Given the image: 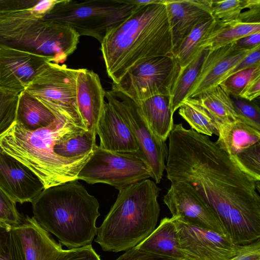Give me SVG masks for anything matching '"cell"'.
<instances>
[{
	"label": "cell",
	"mask_w": 260,
	"mask_h": 260,
	"mask_svg": "<svg viewBox=\"0 0 260 260\" xmlns=\"http://www.w3.org/2000/svg\"><path fill=\"white\" fill-rule=\"evenodd\" d=\"M168 138L167 179L192 186L235 244L260 239L259 181L240 169L208 136L182 123L174 124Z\"/></svg>",
	"instance_id": "6da1fadb"
},
{
	"label": "cell",
	"mask_w": 260,
	"mask_h": 260,
	"mask_svg": "<svg viewBox=\"0 0 260 260\" xmlns=\"http://www.w3.org/2000/svg\"><path fill=\"white\" fill-rule=\"evenodd\" d=\"M101 45L107 74L115 84L132 68L146 60L174 56L164 0L136 5L123 21L106 33Z\"/></svg>",
	"instance_id": "7a4b0ae2"
},
{
	"label": "cell",
	"mask_w": 260,
	"mask_h": 260,
	"mask_svg": "<svg viewBox=\"0 0 260 260\" xmlns=\"http://www.w3.org/2000/svg\"><path fill=\"white\" fill-rule=\"evenodd\" d=\"M86 131L56 119L34 131L15 122L0 136V151L19 161L40 180L44 189L77 180L78 175L93 151L82 156L65 158L54 151L55 142L63 135Z\"/></svg>",
	"instance_id": "3957f363"
},
{
	"label": "cell",
	"mask_w": 260,
	"mask_h": 260,
	"mask_svg": "<svg viewBox=\"0 0 260 260\" xmlns=\"http://www.w3.org/2000/svg\"><path fill=\"white\" fill-rule=\"evenodd\" d=\"M31 203L34 218L69 249L91 244L97 234L100 204L77 180L44 189Z\"/></svg>",
	"instance_id": "277c9868"
},
{
	"label": "cell",
	"mask_w": 260,
	"mask_h": 260,
	"mask_svg": "<svg viewBox=\"0 0 260 260\" xmlns=\"http://www.w3.org/2000/svg\"><path fill=\"white\" fill-rule=\"evenodd\" d=\"M146 179L119 190L95 242L103 250L118 252L135 247L156 228L160 214V189Z\"/></svg>",
	"instance_id": "5b68a950"
},
{
	"label": "cell",
	"mask_w": 260,
	"mask_h": 260,
	"mask_svg": "<svg viewBox=\"0 0 260 260\" xmlns=\"http://www.w3.org/2000/svg\"><path fill=\"white\" fill-rule=\"evenodd\" d=\"M33 9L0 14V48L63 63L76 49L80 35L67 25L44 19Z\"/></svg>",
	"instance_id": "8992f818"
},
{
	"label": "cell",
	"mask_w": 260,
	"mask_h": 260,
	"mask_svg": "<svg viewBox=\"0 0 260 260\" xmlns=\"http://www.w3.org/2000/svg\"><path fill=\"white\" fill-rule=\"evenodd\" d=\"M136 6L130 0H59L43 18L67 25L79 35L102 42L106 33L123 21Z\"/></svg>",
	"instance_id": "52a82bcc"
},
{
	"label": "cell",
	"mask_w": 260,
	"mask_h": 260,
	"mask_svg": "<svg viewBox=\"0 0 260 260\" xmlns=\"http://www.w3.org/2000/svg\"><path fill=\"white\" fill-rule=\"evenodd\" d=\"M78 70L49 62L25 90L42 102L56 119L87 131L77 106Z\"/></svg>",
	"instance_id": "ba28073f"
},
{
	"label": "cell",
	"mask_w": 260,
	"mask_h": 260,
	"mask_svg": "<svg viewBox=\"0 0 260 260\" xmlns=\"http://www.w3.org/2000/svg\"><path fill=\"white\" fill-rule=\"evenodd\" d=\"M150 177V168L136 153L111 151L96 145L77 179L91 184H107L119 190Z\"/></svg>",
	"instance_id": "9c48e42d"
},
{
	"label": "cell",
	"mask_w": 260,
	"mask_h": 260,
	"mask_svg": "<svg viewBox=\"0 0 260 260\" xmlns=\"http://www.w3.org/2000/svg\"><path fill=\"white\" fill-rule=\"evenodd\" d=\"M179 70L174 56L153 57L132 68L112 90L120 92L139 104L157 95H169Z\"/></svg>",
	"instance_id": "30bf717a"
},
{
	"label": "cell",
	"mask_w": 260,
	"mask_h": 260,
	"mask_svg": "<svg viewBox=\"0 0 260 260\" xmlns=\"http://www.w3.org/2000/svg\"><path fill=\"white\" fill-rule=\"evenodd\" d=\"M105 98L111 101L128 125L138 147L136 153L150 168L156 183L161 181L168 154L166 141L155 136L140 114L137 104L124 94L112 90L105 91Z\"/></svg>",
	"instance_id": "8fae6325"
},
{
	"label": "cell",
	"mask_w": 260,
	"mask_h": 260,
	"mask_svg": "<svg viewBox=\"0 0 260 260\" xmlns=\"http://www.w3.org/2000/svg\"><path fill=\"white\" fill-rule=\"evenodd\" d=\"M175 217L183 260H231L240 245L217 232L185 223Z\"/></svg>",
	"instance_id": "7c38bea8"
},
{
	"label": "cell",
	"mask_w": 260,
	"mask_h": 260,
	"mask_svg": "<svg viewBox=\"0 0 260 260\" xmlns=\"http://www.w3.org/2000/svg\"><path fill=\"white\" fill-rule=\"evenodd\" d=\"M171 183L163 200L172 216L185 223L228 236L213 211L192 186L180 181Z\"/></svg>",
	"instance_id": "4fadbf2b"
},
{
	"label": "cell",
	"mask_w": 260,
	"mask_h": 260,
	"mask_svg": "<svg viewBox=\"0 0 260 260\" xmlns=\"http://www.w3.org/2000/svg\"><path fill=\"white\" fill-rule=\"evenodd\" d=\"M50 60L9 48H0V88L16 94L25 90Z\"/></svg>",
	"instance_id": "5bb4252c"
},
{
	"label": "cell",
	"mask_w": 260,
	"mask_h": 260,
	"mask_svg": "<svg viewBox=\"0 0 260 260\" xmlns=\"http://www.w3.org/2000/svg\"><path fill=\"white\" fill-rule=\"evenodd\" d=\"M258 47L260 46L240 50L236 48L234 42L208 50L198 76L185 99L195 98L204 91L219 84L232 68Z\"/></svg>",
	"instance_id": "9a60e30c"
},
{
	"label": "cell",
	"mask_w": 260,
	"mask_h": 260,
	"mask_svg": "<svg viewBox=\"0 0 260 260\" xmlns=\"http://www.w3.org/2000/svg\"><path fill=\"white\" fill-rule=\"evenodd\" d=\"M0 188L14 202L23 204L31 203L44 186L23 164L0 151Z\"/></svg>",
	"instance_id": "2e32d148"
},
{
	"label": "cell",
	"mask_w": 260,
	"mask_h": 260,
	"mask_svg": "<svg viewBox=\"0 0 260 260\" xmlns=\"http://www.w3.org/2000/svg\"><path fill=\"white\" fill-rule=\"evenodd\" d=\"M211 0H164L172 34L173 54L198 24L213 18Z\"/></svg>",
	"instance_id": "e0dca14e"
},
{
	"label": "cell",
	"mask_w": 260,
	"mask_h": 260,
	"mask_svg": "<svg viewBox=\"0 0 260 260\" xmlns=\"http://www.w3.org/2000/svg\"><path fill=\"white\" fill-rule=\"evenodd\" d=\"M78 112L87 130L96 137L97 124L105 102V90L99 75L92 70L79 69L76 79Z\"/></svg>",
	"instance_id": "ac0fdd59"
},
{
	"label": "cell",
	"mask_w": 260,
	"mask_h": 260,
	"mask_svg": "<svg viewBox=\"0 0 260 260\" xmlns=\"http://www.w3.org/2000/svg\"><path fill=\"white\" fill-rule=\"evenodd\" d=\"M106 100L96 126L99 147L114 152L137 153L138 147L128 125L111 101Z\"/></svg>",
	"instance_id": "d6986e66"
},
{
	"label": "cell",
	"mask_w": 260,
	"mask_h": 260,
	"mask_svg": "<svg viewBox=\"0 0 260 260\" xmlns=\"http://www.w3.org/2000/svg\"><path fill=\"white\" fill-rule=\"evenodd\" d=\"M13 227L25 260H56L63 249L33 217L26 216L21 223Z\"/></svg>",
	"instance_id": "ffe728a7"
},
{
	"label": "cell",
	"mask_w": 260,
	"mask_h": 260,
	"mask_svg": "<svg viewBox=\"0 0 260 260\" xmlns=\"http://www.w3.org/2000/svg\"><path fill=\"white\" fill-rule=\"evenodd\" d=\"M175 217H165L158 225L137 248L154 254L177 260H183Z\"/></svg>",
	"instance_id": "44dd1931"
},
{
	"label": "cell",
	"mask_w": 260,
	"mask_h": 260,
	"mask_svg": "<svg viewBox=\"0 0 260 260\" xmlns=\"http://www.w3.org/2000/svg\"><path fill=\"white\" fill-rule=\"evenodd\" d=\"M216 144L232 158L253 145L260 142V131L240 119L218 126Z\"/></svg>",
	"instance_id": "7402d4cb"
},
{
	"label": "cell",
	"mask_w": 260,
	"mask_h": 260,
	"mask_svg": "<svg viewBox=\"0 0 260 260\" xmlns=\"http://www.w3.org/2000/svg\"><path fill=\"white\" fill-rule=\"evenodd\" d=\"M136 104L150 129L157 137L166 141L174 124L169 96L157 95Z\"/></svg>",
	"instance_id": "603a6c76"
},
{
	"label": "cell",
	"mask_w": 260,
	"mask_h": 260,
	"mask_svg": "<svg viewBox=\"0 0 260 260\" xmlns=\"http://www.w3.org/2000/svg\"><path fill=\"white\" fill-rule=\"evenodd\" d=\"M258 32H260L259 23H243L238 20L225 22L215 20L203 38L199 49H215Z\"/></svg>",
	"instance_id": "cb8c5ba5"
},
{
	"label": "cell",
	"mask_w": 260,
	"mask_h": 260,
	"mask_svg": "<svg viewBox=\"0 0 260 260\" xmlns=\"http://www.w3.org/2000/svg\"><path fill=\"white\" fill-rule=\"evenodd\" d=\"M56 119L48 108L26 90L19 93L16 122L25 129L34 131L46 127Z\"/></svg>",
	"instance_id": "d4e9b609"
},
{
	"label": "cell",
	"mask_w": 260,
	"mask_h": 260,
	"mask_svg": "<svg viewBox=\"0 0 260 260\" xmlns=\"http://www.w3.org/2000/svg\"><path fill=\"white\" fill-rule=\"evenodd\" d=\"M195 99L212 116L217 127L239 119L231 95L220 84L204 91Z\"/></svg>",
	"instance_id": "484cf974"
},
{
	"label": "cell",
	"mask_w": 260,
	"mask_h": 260,
	"mask_svg": "<svg viewBox=\"0 0 260 260\" xmlns=\"http://www.w3.org/2000/svg\"><path fill=\"white\" fill-rule=\"evenodd\" d=\"M208 51L207 49H200L191 62L184 67H179L169 95L170 107L173 114L186 98Z\"/></svg>",
	"instance_id": "4316f807"
},
{
	"label": "cell",
	"mask_w": 260,
	"mask_h": 260,
	"mask_svg": "<svg viewBox=\"0 0 260 260\" xmlns=\"http://www.w3.org/2000/svg\"><path fill=\"white\" fill-rule=\"evenodd\" d=\"M178 113L197 133L208 137L218 136L215 121L195 98L185 99L180 104Z\"/></svg>",
	"instance_id": "83f0119b"
},
{
	"label": "cell",
	"mask_w": 260,
	"mask_h": 260,
	"mask_svg": "<svg viewBox=\"0 0 260 260\" xmlns=\"http://www.w3.org/2000/svg\"><path fill=\"white\" fill-rule=\"evenodd\" d=\"M96 137L88 131L63 135L55 142L54 151L65 158L85 155L93 151Z\"/></svg>",
	"instance_id": "f1b7e54d"
},
{
	"label": "cell",
	"mask_w": 260,
	"mask_h": 260,
	"mask_svg": "<svg viewBox=\"0 0 260 260\" xmlns=\"http://www.w3.org/2000/svg\"><path fill=\"white\" fill-rule=\"evenodd\" d=\"M214 20L213 18L200 23L181 41L173 53L179 67L186 66L195 57L200 50L199 46L203 38Z\"/></svg>",
	"instance_id": "f546056e"
},
{
	"label": "cell",
	"mask_w": 260,
	"mask_h": 260,
	"mask_svg": "<svg viewBox=\"0 0 260 260\" xmlns=\"http://www.w3.org/2000/svg\"><path fill=\"white\" fill-rule=\"evenodd\" d=\"M212 17L217 21L237 20L242 11L260 3L259 0H211Z\"/></svg>",
	"instance_id": "4dcf8cb0"
},
{
	"label": "cell",
	"mask_w": 260,
	"mask_h": 260,
	"mask_svg": "<svg viewBox=\"0 0 260 260\" xmlns=\"http://www.w3.org/2000/svg\"><path fill=\"white\" fill-rule=\"evenodd\" d=\"M0 260H25L20 239L14 227L1 222Z\"/></svg>",
	"instance_id": "1f68e13d"
},
{
	"label": "cell",
	"mask_w": 260,
	"mask_h": 260,
	"mask_svg": "<svg viewBox=\"0 0 260 260\" xmlns=\"http://www.w3.org/2000/svg\"><path fill=\"white\" fill-rule=\"evenodd\" d=\"M232 159L254 180L260 181V142L245 149Z\"/></svg>",
	"instance_id": "d6a6232c"
},
{
	"label": "cell",
	"mask_w": 260,
	"mask_h": 260,
	"mask_svg": "<svg viewBox=\"0 0 260 260\" xmlns=\"http://www.w3.org/2000/svg\"><path fill=\"white\" fill-rule=\"evenodd\" d=\"M19 94L0 88V136L15 123Z\"/></svg>",
	"instance_id": "836d02e7"
},
{
	"label": "cell",
	"mask_w": 260,
	"mask_h": 260,
	"mask_svg": "<svg viewBox=\"0 0 260 260\" xmlns=\"http://www.w3.org/2000/svg\"><path fill=\"white\" fill-rule=\"evenodd\" d=\"M260 76V66L245 69L223 80L220 84L231 96L239 97L246 86Z\"/></svg>",
	"instance_id": "e575fe53"
},
{
	"label": "cell",
	"mask_w": 260,
	"mask_h": 260,
	"mask_svg": "<svg viewBox=\"0 0 260 260\" xmlns=\"http://www.w3.org/2000/svg\"><path fill=\"white\" fill-rule=\"evenodd\" d=\"M231 97L238 118L260 131L259 106L253 101H248L234 96L231 95Z\"/></svg>",
	"instance_id": "d590c367"
},
{
	"label": "cell",
	"mask_w": 260,
	"mask_h": 260,
	"mask_svg": "<svg viewBox=\"0 0 260 260\" xmlns=\"http://www.w3.org/2000/svg\"><path fill=\"white\" fill-rule=\"evenodd\" d=\"M23 219L16 203L0 188V222L15 226L21 223Z\"/></svg>",
	"instance_id": "8d00e7d4"
},
{
	"label": "cell",
	"mask_w": 260,
	"mask_h": 260,
	"mask_svg": "<svg viewBox=\"0 0 260 260\" xmlns=\"http://www.w3.org/2000/svg\"><path fill=\"white\" fill-rule=\"evenodd\" d=\"M56 260H101L91 244L85 246L62 249Z\"/></svg>",
	"instance_id": "74e56055"
},
{
	"label": "cell",
	"mask_w": 260,
	"mask_h": 260,
	"mask_svg": "<svg viewBox=\"0 0 260 260\" xmlns=\"http://www.w3.org/2000/svg\"><path fill=\"white\" fill-rule=\"evenodd\" d=\"M39 0H0V14L33 9Z\"/></svg>",
	"instance_id": "f35d334b"
},
{
	"label": "cell",
	"mask_w": 260,
	"mask_h": 260,
	"mask_svg": "<svg viewBox=\"0 0 260 260\" xmlns=\"http://www.w3.org/2000/svg\"><path fill=\"white\" fill-rule=\"evenodd\" d=\"M116 260H177L141 250L136 246L126 250Z\"/></svg>",
	"instance_id": "ab89813d"
},
{
	"label": "cell",
	"mask_w": 260,
	"mask_h": 260,
	"mask_svg": "<svg viewBox=\"0 0 260 260\" xmlns=\"http://www.w3.org/2000/svg\"><path fill=\"white\" fill-rule=\"evenodd\" d=\"M260 66V47L249 53L239 63L232 68L225 75L220 83L224 79L240 71Z\"/></svg>",
	"instance_id": "60d3db41"
},
{
	"label": "cell",
	"mask_w": 260,
	"mask_h": 260,
	"mask_svg": "<svg viewBox=\"0 0 260 260\" xmlns=\"http://www.w3.org/2000/svg\"><path fill=\"white\" fill-rule=\"evenodd\" d=\"M231 260H260V239L240 245L237 254Z\"/></svg>",
	"instance_id": "b9f144b4"
},
{
	"label": "cell",
	"mask_w": 260,
	"mask_h": 260,
	"mask_svg": "<svg viewBox=\"0 0 260 260\" xmlns=\"http://www.w3.org/2000/svg\"><path fill=\"white\" fill-rule=\"evenodd\" d=\"M260 94V76L252 80L244 88L239 98L248 101H253Z\"/></svg>",
	"instance_id": "7bdbcfd3"
},
{
	"label": "cell",
	"mask_w": 260,
	"mask_h": 260,
	"mask_svg": "<svg viewBox=\"0 0 260 260\" xmlns=\"http://www.w3.org/2000/svg\"><path fill=\"white\" fill-rule=\"evenodd\" d=\"M237 20L243 23H260V3L241 12Z\"/></svg>",
	"instance_id": "ee69618b"
},
{
	"label": "cell",
	"mask_w": 260,
	"mask_h": 260,
	"mask_svg": "<svg viewBox=\"0 0 260 260\" xmlns=\"http://www.w3.org/2000/svg\"><path fill=\"white\" fill-rule=\"evenodd\" d=\"M235 44L240 50L251 49L260 46V32L244 37L235 42Z\"/></svg>",
	"instance_id": "f6af8a7d"
}]
</instances>
